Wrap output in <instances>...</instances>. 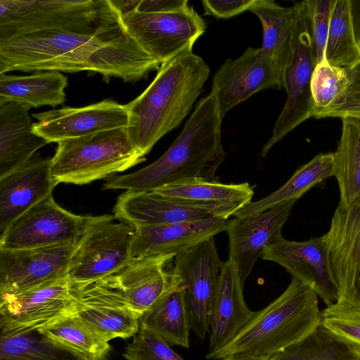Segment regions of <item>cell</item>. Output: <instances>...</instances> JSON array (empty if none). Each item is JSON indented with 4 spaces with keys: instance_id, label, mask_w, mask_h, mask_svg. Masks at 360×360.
<instances>
[{
    "instance_id": "obj_42",
    "label": "cell",
    "mask_w": 360,
    "mask_h": 360,
    "mask_svg": "<svg viewBox=\"0 0 360 360\" xmlns=\"http://www.w3.org/2000/svg\"><path fill=\"white\" fill-rule=\"evenodd\" d=\"M187 0H139L134 11L141 13H167L188 6Z\"/></svg>"
},
{
    "instance_id": "obj_11",
    "label": "cell",
    "mask_w": 360,
    "mask_h": 360,
    "mask_svg": "<svg viewBox=\"0 0 360 360\" xmlns=\"http://www.w3.org/2000/svg\"><path fill=\"white\" fill-rule=\"evenodd\" d=\"M172 262V269L184 287L191 329L204 340L224 262L219 257L214 238L177 254Z\"/></svg>"
},
{
    "instance_id": "obj_14",
    "label": "cell",
    "mask_w": 360,
    "mask_h": 360,
    "mask_svg": "<svg viewBox=\"0 0 360 360\" xmlns=\"http://www.w3.org/2000/svg\"><path fill=\"white\" fill-rule=\"evenodd\" d=\"M325 234L338 302L360 309V199L349 205L339 203Z\"/></svg>"
},
{
    "instance_id": "obj_5",
    "label": "cell",
    "mask_w": 360,
    "mask_h": 360,
    "mask_svg": "<svg viewBox=\"0 0 360 360\" xmlns=\"http://www.w3.org/2000/svg\"><path fill=\"white\" fill-rule=\"evenodd\" d=\"M146 160L127 128L114 129L58 143L52 174L58 184L82 185L125 171Z\"/></svg>"
},
{
    "instance_id": "obj_45",
    "label": "cell",
    "mask_w": 360,
    "mask_h": 360,
    "mask_svg": "<svg viewBox=\"0 0 360 360\" xmlns=\"http://www.w3.org/2000/svg\"><path fill=\"white\" fill-rule=\"evenodd\" d=\"M219 360H269L268 358L247 353H236L228 355Z\"/></svg>"
},
{
    "instance_id": "obj_22",
    "label": "cell",
    "mask_w": 360,
    "mask_h": 360,
    "mask_svg": "<svg viewBox=\"0 0 360 360\" xmlns=\"http://www.w3.org/2000/svg\"><path fill=\"white\" fill-rule=\"evenodd\" d=\"M52 158L35 154L20 168L0 179V232L34 206L52 195L58 184Z\"/></svg>"
},
{
    "instance_id": "obj_35",
    "label": "cell",
    "mask_w": 360,
    "mask_h": 360,
    "mask_svg": "<svg viewBox=\"0 0 360 360\" xmlns=\"http://www.w3.org/2000/svg\"><path fill=\"white\" fill-rule=\"evenodd\" d=\"M352 84L349 68L332 65L326 60L316 64L311 80L313 117L321 115L341 104Z\"/></svg>"
},
{
    "instance_id": "obj_28",
    "label": "cell",
    "mask_w": 360,
    "mask_h": 360,
    "mask_svg": "<svg viewBox=\"0 0 360 360\" xmlns=\"http://www.w3.org/2000/svg\"><path fill=\"white\" fill-rule=\"evenodd\" d=\"M139 321L141 328L157 335L171 347L188 348L191 327L181 283L159 299Z\"/></svg>"
},
{
    "instance_id": "obj_9",
    "label": "cell",
    "mask_w": 360,
    "mask_h": 360,
    "mask_svg": "<svg viewBox=\"0 0 360 360\" xmlns=\"http://www.w3.org/2000/svg\"><path fill=\"white\" fill-rule=\"evenodd\" d=\"M130 35L160 65L187 49H193L206 24L191 6L167 13L131 11L122 15Z\"/></svg>"
},
{
    "instance_id": "obj_34",
    "label": "cell",
    "mask_w": 360,
    "mask_h": 360,
    "mask_svg": "<svg viewBox=\"0 0 360 360\" xmlns=\"http://www.w3.org/2000/svg\"><path fill=\"white\" fill-rule=\"evenodd\" d=\"M325 60L329 64L351 68L360 62V46L354 37L349 0H336L330 18Z\"/></svg>"
},
{
    "instance_id": "obj_12",
    "label": "cell",
    "mask_w": 360,
    "mask_h": 360,
    "mask_svg": "<svg viewBox=\"0 0 360 360\" xmlns=\"http://www.w3.org/2000/svg\"><path fill=\"white\" fill-rule=\"evenodd\" d=\"M243 207L234 203L190 201L163 196L153 191H126L118 197L113 212L117 219L135 229L213 217L229 218Z\"/></svg>"
},
{
    "instance_id": "obj_25",
    "label": "cell",
    "mask_w": 360,
    "mask_h": 360,
    "mask_svg": "<svg viewBox=\"0 0 360 360\" xmlns=\"http://www.w3.org/2000/svg\"><path fill=\"white\" fill-rule=\"evenodd\" d=\"M29 109L14 102L0 103V179L22 167L49 143L34 131Z\"/></svg>"
},
{
    "instance_id": "obj_39",
    "label": "cell",
    "mask_w": 360,
    "mask_h": 360,
    "mask_svg": "<svg viewBox=\"0 0 360 360\" xmlns=\"http://www.w3.org/2000/svg\"><path fill=\"white\" fill-rule=\"evenodd\" d=\"M336 0H307L313 46L317 64L325 61V49L333 9Z\"/></svg>"
},
{
    "instance_id": "obj_17",
    "label": "cell",
    "mask_w": 360,
    "mask_h": 360,
    "mask_svg": "<svg viewBox=\"0 0 360 360\" xmlns=\"http://www.w3.org/2000/svg\"><path fill=\"white\" fill-rule=\"evenodd\" d=\"M261 257L284 267L293 278L314 290L327 307L339 301L326 234L302 242L288 240L282 236L269 245Z\"/></svg>"
},
{
    "instance_id": "obj_4",
    "label": "cell",
    "mask_w": 360,
    "mask_h": 360,
    "mask_svg": "<svg viewBox=\"0 0 360 360\" xmlns=\"http://www.w3.org/2000/svg\"><path fill=\"white\" fill-rule=\"evenodd\" d=\"M321 324L318 295L295 278L285 290L259 311L224 347L207 357L219 360L236 353L269 359L301 342Z\"/></svg>"
},
{
    "instance_id": "obj_24",
    "label": "cell",
    "mask_w": 360,
    "mask_h": 360,
    "mask_svg": "<svg viewBox=\"0 0 360 360\" xmlns=\"http://www.w3.org/2000/svg\"><path fill=\"white\" fill-rule=\"evenodd\" d=\"M243 284L235 264L224 262L219 276L210 321L209 351L205 358L228 345L253 319L243 297Z\"/></svg>"
},
{
    "instance_id": "obj_10",
    "label": "cell",
    "mask_w": 360,
    "mask_h": 360,
    "mask_svg": "<svg viewBox=\"0 0 360 360\" xmlns=\"http://www.w3.org/2000/svg\"><path fill=\"white\" fill-rule=\"evenodd\" d=\"M70 281L63 278L0 297L1 333L39 330L75 314Z\"/></svg>"
},
{
    "instance_id": "obj_43",
    "label": "cell",
    "mask_w": 360,
    "mask_h": 360,
    "mask_svg": "<svg viewBox=\"0 0 360 360\" xmlns=\"http://www.w3.org/2000/svg\"><path fill=\"white\" fill-rule=\"evenodd\" d=\"M349 6L354 37L360 46V0H349Z\"/></svg>"
},
{
    "instance_id": "obj_19",
    "label": "cell",
    "mask_w": 360,
    "mask_h": 360,
    "mask_svg": "<svg viewBox=\"0 0 360 360\" xmlns=\"http://www.w3.org/2000/svg\"><path fill=\"white\" fill-rule=\"evenodd\" d=\"M283 78L260 48H248L236 60L227 59L213 77L212 91L215 94L221 117L254 94L283 87Z\"/></svg>"
},
{
    "instance_id": "obj_36",
    "label": "cell",
    "mask_w": 360,
    "mask_h": 360,
    "mask_svg": "<svg viewBox=\"0 0 360 360\" xmlns=\"http://www.w3.org/2000/svg\"><path fill=\"white\" fill-rule=\"evenodd\" d=\"M0 360H81L47 340L38 330L1 333Z\"/></svg>"
},
{
    "instance_id": "obj_21",
    "label": "cell",
    "mask_w": 360,
    "mask_h": 360,
    "mask_svg": "<svg viewBox=\"0 0 360 360\" xmlns=\"http://www.w3.org/2000/svg\"><path fill=\"white\" fill-rule=\"evenodd\" d=\"M175 256L131 257L122 269L109 276L139 319L159 299L180 285V278L172 269H166Z\"/></svg>"
},
{
    "instance_id": "obj_8",
    "label": "cell",
    "mask_w": 360,
    "mask_h": 360,
    "mask_svg": "<svg viewBox=\"0 0 360 360\" xmlns=\"http://www.w3.org/2000/svg\"><path fill=\"white\" fill-rule=\"evenodd\" d=\"M71 259L68 279L74 283L98 281L115 274L131 258L134 229L110 214L84 216Z\"/></svg>"
},
{
    "instance_id": "obj_31",
    "label": "cell",
    "mask_w": 360,
    "mask_h": 360,
    "mask_svg": "<svg viewBox=\"0 0 360 360\" xmlns=\"http://www.w3.org/2000/svg\"><path fill=\"white\" fill-rule=\"evenodd\" d=\"M335 153L333 176L340 189V202L349 205L360 199V119L343 117Z\"/></svg>"
},
{
    "instance_id": "obj_18",
    "label": "cell",
    "mask_w": 360,
    "mask_h": 360,
    "mask_svg": "<svg viewBox=\"0 0 360 360\" xmlns=\"http://www.w3.org/2000/svg\"><path fill=\"white\" fill-rule=\"evenodd\" d=\"M297 200L282 202L259 213L228 221V259L236 266L243 285L258 258L283 236L282 229Z\"/></svg>"
},
{
    "instance_id": "obj_29",
    "label": "cell",
    "mask_w": 360,
    "mask_h": 360,
    "mask_svg": "<svg viewBox=\"0 0 360 360\" xmlns=\"http://www.w3.org/2000/svg\"><path fill=\"white\" fill-rule=\"evenodd\" d=\"M335 153L316 155L307 163L299 167L281 188L264 198L250 202L240 208L233 216L253 215L269 209L282 202L298 200L314 186L333 176Z\"/></svg>"
},
{
    "instance_id": "obj_20",
    "label": "cell",
    "mask_w": 360,
    "mask_h": 360,
    "mask_svg": "<svg viewBox=\"0 0 360 360\" xmlns=\"http://www.w3.org/2000/svg\"><path fill=\"white\" fill-rule=\"evenodd\" d=\"M32 117L37 120L33 123L34 131L49 143L127 128L129 123L127 104L110 99L80 108L54 109Z\"/></svg>"
},
{
    "instance_id": "obj_40",
    "label": "cell",
    "mask_w": 360,
    "mask_h": 360,
    "mask_svg": "<svg viewBox=\"0 0 360 360\" xmlns=\"http://www.w3.org/2000/svg\"><path fill=\"white\" fill-rule=\"evenodd\" d=\"M254 0H203L205 14L227 19L249 11Z\"/></svg>"
},
{
    "instance_id": "obj_37",
    "label": "cell",
    "mask_w": 360,
    "mask_h": 360,
    "mask_svg": "<svg viewBox=\"0 0 360 360\" xmlns=\"http://www.w3.org/2000/svg\"><path fill=\"white\" fill-rule=\"evenodd\" d=\"M321 326L335 336L360 346V309L338 302L321 311Z\"/></svg>"
},
{
    "instance_id": "obj_15",
    "label": "cell",
    "mask_w": 360,
    "mask_h": 360,
    "mask_svg": "<svg viewBox=\"0 0 360 360\" xmlns=\"http://www.w3.org/2000/svg\"><path fill=\"white\" fill-rule=\"evenodd\" d=\"M76 302L75 316L96 329L106 340L127 339L139 330V321L110 276L85 283L70 282Z\"/></svg>"
},
{
    "instance_id": "obj_13",
    "label": "cell",
    "mask_w": 360,
    "mask_h": 360,
    "mask_svg": "<svg viewBox=\"0 0 360 360\" xmlns=\"http://www.w3.org/2000/svg\"><path fill=\"white\" fill-rule=\"evenodd\" d=\"M84 218L63 209L51 195L24 213L1 234L0 249L75 245Z\"/></svg>"
},
{
    "instance_id": "obj_1",
    "label": "cell",
    "mask_w": 360,
    "mask_h": 360,
    "mask_svg": "<svg viewBox=\"0 0 360 360\" xmlns=\"http://www.w3.org/2000/svg\"><path fill=\"white\" fill-rule=\"evenodd\" d=\"M160 67L128 32L122 17L88 30H46L0 42V73L88 71L135 82Z\"/></svg>"
},
{
    "instance_id": "obj_3",
    "label": "cell",
    "mask_w": 360,
    "mask_h": 360,
    "mask_svg": "<svg viewBox=\"0 0 360 360\" xmlns=\"http://www.w3.org/2000/svg\"><path fill=\"white\" fill-rule=\"evenodd\" d=\"M210 75L207 64L187 49L162 63L145 91L127 104V127L133 145L145 156L190 112Z\"/></svg>"
},
{
    "instance_id": "obj_26",
    "label": "cell",
    "mask_w": 360,
    "mask_h": 360,
    "mask_svg": "<svg viewBox=\"0 0 360 360\" xmlns=\"http://www.w3.org/2000/svg\"><path fill=\"white\" fill-rule=\"evenodd\" d=\"M68 84V78L58 71L28 76L0 73V103L14 102L29 108L56 107L65 102Z\"/></svg>"
},
{
    "instance_id": "obj_38",
    "label": "cell",
    "mask_w": 360,
    "mask_h": 360,
    "mask_svg": "<svg viewBox=\"0 0 360 360\" xmlns=\"http://www.w3.org/2000/svg\"><path fill=\"white\" fill-rule=\"evenodd\" d=\"M126 360H185L157 335L141 328L123 353Z\"/></svg>"
},
{
    "instance_id": "obj_33",
    "label": "cell",
    "mask_w": 360,
    "mask_h": 360,
    "mask_svg": "<svg viewBox=\"0 0 360 360\" xmlns=\"http://www.w3.org/2000/svg\"><path fill=\"white\" fill-rule=\"evenodd\" d=\"M269 360H360V346L340 339L320 326L300 343Z\"/></svg>"
},
{
    "instance_id": "obj_41",
    "label": "cell",
    "mask_w": 360,
    "mask_h": 360,
    "mask_svg": "<svg viewBox=\"0 0 360 360\" xmlns=\"http://www.w3.org/2000/svg\"><path fill=\"white\" fill-rule=\"evenodd\" d=\"M330 117L360 119V90H349L341 104L323 113L321 118Z\"/></svg>"
},
{
    "instance_id": "obj_23",
    "label": "cell",
    "mask_w": 360,
    "mask_h": 360,
    "mask_svg": "<svg viewBox=\"0 0 360 360\" xmlns=\"http://www.w3.org/2000/svg\"><path fill=\"white\" fill-rule=\"evenodd\" d=\"M228 219L213 217L135 228L131 257L176 255L226 231Z\"/></svg>"
},
{
    "instance_id": "obj_32",
    "label": "cell",
    "mask_w": 360,
    "mask_h": 360,
    "mask_svg": "<svg viewBox=\"0 0 360 360\" xmlns=\"http://www.w3.org/2000/svg\"><path fill=\"white\" fill-rule=\"evenodd\" d=\"M163 196L208 203H234L243 206L251 202L253 188L248 183L223 184L217 181H193L167 186L153 191Z\"/></svg>"
},
{
    "instance_id": "obj_2",
    "label": "cell",
    "mask_w": 360,
    "mask_h": 360,
    "mask_svg": "<svg viewBox=\"0 0 360 360\" xmlns=\"http://www.w3.org/2000/svg\"><path fill=\"white\" fill-rule=\"evenodd\" d=\"M222 120L211 91L197 103L182 131L160 158L134 173L111 176L103 188L148 192L193 181H217L215 173L225 157Z\"/></svg>"
},
{
    "instance_id": "obj_16",
    "label": "cell",
    "mask_w": 360,
    "mask_h": 360,
    "mask_svg": "<svg viewBox=\"0 0 360 360\" xmlns=\"http://www.w3.org/2000/svg\"><path fill=\"white\" fill-rule=\"evenodd\" d=\"M75 246L0 249V294L17 293L68 278Z\"/></svg>"
},
{
    "instance_id": "obj_30",
    "label": "cell",
    "mask_w": 360,
    "mask_h": 360,
    "mask_svg": "<svg viewBox=\"0 0 360 360\" xmlns=\"http://www.w3.org/2000/svg\"><path fill=\"white\" fill-rule=\"evenodd\" d=\"M38 331L47 340L81 360H105L111 351L109 341L75 315Z\"/></svg>"
},
{
    "instance_id": "obj_7",
    "label": "cell",
    "mask_w": 360,
    "mask_h": 360,
    "mask_svg": "<svg viewBox=\"0 0 360 360\" xmlns=\"http://www.w3.org/2000/svg\"><path fill=\"white\" fill-rule=\"evenodd\" d=\"M293 7L292 42L283 74V87L286 91L287 99L275 122L270 139L262 149V157H265L292 129L313 117L311 80L317 60L307 0L296 2Z\"/></svg>"
},
{
    "instance_id": "obj_27",
    "label": "cell",
    "mask_w": 360,
    "mask_h": 360,
    "mask_svg": "<svg viewBox=\"0 0 360 360\" xmlns=\"http://www.w3.org/2000/svg\"><path fill=\"white\" fill-rule=\"evenodd\" d=\"M249 11L260 20L263 38L262 54L269 59L283 78L291 50L295 9L272 0H254Z\"/></svg>"
},
{
    "instance_id": "obj_6",
    "label": "cell",
    "mask_w": 360,
    "mask_h": 360,
    "mask_svg": "<svg viewBox=\"0 0 360 360\" xmlns=\"http://www.w3.org/2000/svg\"><path fill=\"white\" fill-rule=\"evenodd\" d=\"M122 17L111 0H0V42L46 30H88Z\"/></svg>"
},
{
    "instance_id": "obj_44",
    "label": "cell",
    "mask_w": 360,
    "mask_h": 360,
    "mask_svg": "<svg viewBox=\"0 0 360 360\" xmlns=\"http://www.w3.org/2000/svg\"><path fill=\"white\" fill-rule=\"evenodd\" d=\"M349 70L352 80L349 90H360V62Z\"/></svg>"
}]
</instances>
